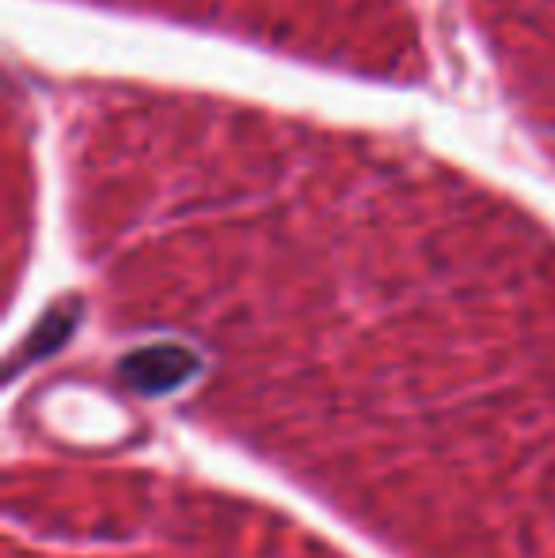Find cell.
Returning a JSON list of instances; mask_svg holds the SVG:
<instances>
[{
  "mask_svg": "<svg viewBox=\"0 0 555 558\" xmlns=\"http://www.w3.org/2000/svg\"><path fill=\"white\" fill-rule=\"evenodd\" d=\"M198 361L183 345H148V350H134L119 365V376L141 396H164L176 391L183 380H191Z\"/></svg>",
  "mask_w": 555,
  "mask_h": 558,
  "instance_id": "cell-1",
  "label": "cell"
},
{
  "mask_svg": "<svg viewBox=\"0 0 555 558\" xmlns=\"http://www.w3.org/2000/svg\"><path fill=\"white\" fill-rule=\"evenodd\" d=\"M73 319H76V308H58L46 316V324L38 327L35 342H27V357H43L50 345H58L61 338H65L69 331H73Z\"/></svg>",
  "mask_w": 555,
  "mask_h": 558,
  "instance_id": "cell-2",
  "label": "cell"
}]
</instances>
